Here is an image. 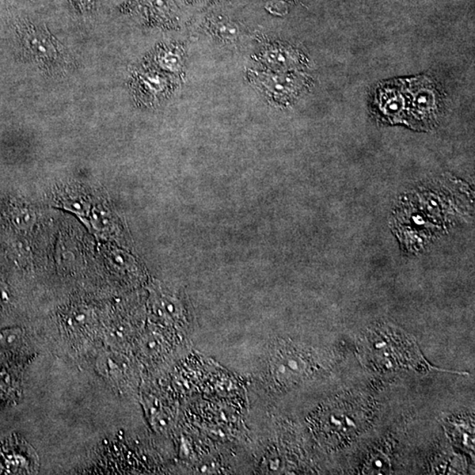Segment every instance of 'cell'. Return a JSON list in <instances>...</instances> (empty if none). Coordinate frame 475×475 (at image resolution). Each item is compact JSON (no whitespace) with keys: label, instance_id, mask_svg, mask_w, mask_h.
<instances>
[{"label":"cell","instance_id":"cell-1","mask_svg":"<svg viewBox=\"0 0 475 475\" xmlns=\"http://www.w3.org/2000/svg\"><path fill=\"white\" fill-rule=\"evenodd\" d=\"M24 41L33 58L46 66L59 64L64 55L59 45L45 30L34 26L24 30Z\"/></svg>","mask_w":475,"mask_h":475},{"label":"cell","instance_id":"cell-2","mask_svg":"<svg viewBox=\"0 0 475 475\" xmlns=\"http://www.w3.org/2000/svg\"><path fill=\"white\" fill-rule=\"evenodd\" d=\"M0 215L6 225L18 234L32 231L37 223L35 209L18 199L6 200L0 206Z\"/></svg>","mask_w":475,"mask_h":475},{"label":"cell","instance_id":"cell-3","mask_svg":"<svg viewBox=\"0 0 475 475\" xmlns=\"http://www.w3.org/2000/svg\"><path fill=\"white\" fill-rule=\"evenodd\" d=\"M87 229L98 239L105 241H116L119 226L110 208L105 204L93 205L89 218Z\"/></svg>","mask_w":475,"mask_h":475},{"label":"cell","instance_id":"cell-4","mask_svg":"<svg viewBox=\"0 0 475 475\" xmlns=\"http://www.w3.org/2000/svg\"><path fill=\"white\" fill-rule=\"evenodd\" d=\"M55 202L59 208L77 216L87 228L90 212L93 207V203L91 202L89 196H85L72 189H66L56 196Z\"/></svg>","mask_w":475,"mask_h":475},{"label":"cell","instance_id":"cell-5","mask_svg":"<svg viewBox=\"0 0 475 475\" xmlns=\"http://www.w3.org/2000/svg\"><path fill=\"white\" fill-rule=\"evenodd\" d=\"M414 106L418 113L421 115L429 116L436 107V98L434 91L427 86L417 85L414 89Z\"/></svg>","mask_w":475,"mask_h":475},{"label":"cell","instance_id":"cell-6","mask_svg":"<svg viewBox=\"0 0 475 475\" xmlns=\"http://www.w3.org/2000/svg\"><path fill=\"white\" fill-rule=\"evenodd\" d=\"M211 30L219 39L225 41L236 40L239 30L238 26L226 19H214L211 21Z\"/></svg>","mask_w":475,"mask_h":475},{"label":"cell","instance_id":"cell-7","mask_svg":"<svg viewBox=\"0 0 475 475\" xmlns=\"http://www.w3.org/2000/svg\"><path fill=\"white\" fill-rule=\"evenodd\" d=\"M264 85L266 89L275 96H285V94L294 92L296 86L294 79L282 75L272 76L267 79V82H265Z\"/></svg>","mask_w":475,"mask_h":475},{"label":"cell","instance_id":"cell-8","mask_svg":"<svg viewBox=\"0 0 475 475\" xmlns=\"http://www.w3.org/2000/svg\"><path fill=\"white\" fill-rule=\"evenodd\" d=\"M404 98L398 91H387L382 96L383 111L387 116H397L401 115L404 109Z\"/></svg>","mask_w":475,"mask_h":475},{"label":"cell","instance_id":"cell-9","mask_svg":"<svg viewBox=\"0 0 475 475\" xmlns=\"http://www.w3.org/2000/svg\"><path fill=\"white\" fill-rule=\"evenodd\" d=\"M269 54L266 56V60L267 62L277 64V66H281V64H288V59H290V56L286 54L287 51H284V49H274L268 52Z\"/></svg>","mask_w":475,"mask_h":475},{"label":"cell","instance_id":"cell-10","mask_svg":"<svg viewBox=\"0 0 475 475\" xmlns=\"http://www.w3.org/2000/svg\"><path fill=\"white\" fill-rule=\"evenodd\" d=\"M151 10L157 11L161 15L166 14L170 9V0H146Z\"/></svg>","mask_w":475,"mask_h":475},{"label":"cell","instance_id":"cell-11","mask_svg":"<svg viewBox=\"0 0 475 475\" xmlns=\"http://www.w3.org/2000/svg\"><path fill=\"white\" fill-rule=\"evenodd\" d=\"M99 0H71L72 4L82 13H89L96 9Z\"/></svg>","mask_w":475,"mask_h":475},{"label":"cell","instance_id":"cell-12","mask_svg":"<svg viewBox=\"0 0 475 475\" xmlns=\"http://www.w3.org/2000/svg\"><path fill=\"white\" fill-rule=\"evenodd\" d=\"M20 336L21 333L18 330H6V331L0 332V345H12Z\"/></svg>","mask_w":475,"mask_h":475},{"label":"cell","instance_id":"cell-13","mask_svg":"<svg viewBox=\"0 0 475 475\" xmlns=\"http://www.w3.org/2000/svg\"><path fill=\"white\" fill-rule=\"evenodd\" d=\"M12 300V294L9 286L6 283L0 280V306H5Z\"/></svg>","mask_w":475,"mask_h":475}]
</instances>
